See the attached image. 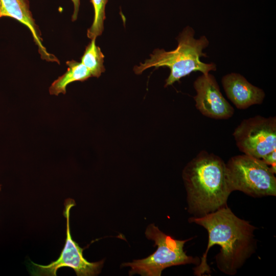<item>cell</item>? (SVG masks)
I'll use <instances>...</instances> for the list:
<instances>
[{"mask_svg": "<svg viewBox=\"0 0 276 276\" xmlns=\"http://www.w3.org/2000/svg\"><path fill=\"white\" fill-rule=\"evenodd\" d=\"M189 222L203 226L208 233V243L199 264L193 268L195 275L210 273L206 258L210 248L221 247L216 256L217 267L223 273L235 275L255 252L256 229L249 221L242 219L225 206L200 217H192Z\"/></svg>", "mask_w": 276, "mask_h": 276, "instance_id": "cell-1", "label": "cell"}, {"mask_svg": "<svg viewBox=\"0 0 276 276\" xmlns=\"http://www.w3.org/2000/svg\"><path fill=\"white\" fill-rule=\"evenodd\" d=\"M188 212L200 217L226 206L231 190L226 164L219 156L200 152L184 168Z\"/></svg>", "mask_w": 276, "mask_h": 276, "instance_id": "cell-2", "label": "cell"}, {"mask_svg": "<svg viewBox=\"0 0 276 276\" xmlns=\"http://www.w3.org/2000/svg\"><path fill=\"white\" fill-rule=\"evenodd\" d=\"M194 34L193 29L187 26L178 35V45L175 50H155L149 59L134 67V73L141 74L150 67H167L170 70V73L166 80V87L193 72L199 71L206 74L211 71H215L217 67L215 63H206L200 60V57H207L203 50L209 45V40L204 35L196 39Z\"/></svg>", "mask_w": 276, "mask_h": 276, "instance_id": "cell-3", "label": "cell"}, {"mask_svg": "<svg viewBox=\"0 0 276 276\" xmlns=\"http://www.w3.org/2000/svg\"><path fill=\"white\" fill-rule=\"evenodd\" d=\"M145 235L147 238L154 241L157 248L146 258L123 263L122 266L130 267L129 275L160 276L162 271L167 267L187 264L197 266L199 264L198 258L187 255L183 250L185 243L192 238L185 240L174 239L153 224L147 227Z\"/></svg>", "mask_w": 276, "mask_h": 276, "instance_id": "cell-4", "label": "cell"}, {"mask_svg": "<svg viewBox=\"0 0 276 276\" xmlns=\"http://www.w3.org/2000/svg\"><path fill=\"white\" fill-rule=\"evenodd\" d=\"M226 166L232 192L239 191L254 197L276 196L274 173L262 159L239 155L231 157Z\"/></svg>", "mask_w": 276, "mask_h": 276, "instance_id": "cell-5", "label": "cell"}, {"mask_svg": "<svg viewBox=\"0 0 276 276\" xmlns=\"http://www.w3.org/2000/svg\"><path fill=\"white\" fill-rule=\"evenodd\" d=\"M76 205L74 200L68 198L64 202L63 214L66 218V238L65 245L59 258L48 265H42L32 261L28 263L29 271L32 275L56 276L58 269L68 267L72 268L78 276L98 275L101 272L104 260L98 262L87 261L83 256L81 248L71 236L70 227V211Z\"/></svg>", "mask_w": 276, "mask_h": 276, "instance_id": "cell-6", "label": "cell"}, {"mask_svg": "<svg viewBox=\"0 0 276 276\" xmlns=\"http://www.w3.org/2000/svg\"><path fill=\"white\" fill-rule=\"evenodd\" d=\"M233 135L240 151L262 159L276 150V118L256 116L244 119Z\"/></svg>", "mask_w": 276, "mask_h": 276, "instance_id": "cell-7", "label": "cell"}, {"mask_svg": "<svg viewBox=\"0 0 276 276\" xmlns=\"http://www.w3.org/2000/svg\"><path fill=\"white\" fill-rule=\"evenodd\" d=\"M196 94L194 97L196 108L204 116L215 119H227L234 113L233 107L220 91L215 77L202 74L194 82Z\"/></svg>", "mask_w": 276, "mask_h": 276, "instance_id": "cell-8", "label": "cell"}, {"mask_svg": "<svg viewBox=\"0 0 276 276\" xmlns=\"http://www.w3.org/2000/svg\"><path fill=\"white\" fill-rule=\"evenodd\" d=\"M3 17L13 18L29 29L42 59L59 63L55 56L49 53L43 45L41 32L33 17L29 0H0V18Z\"/></svg>", "mask_w": 276, "mask_h": 276, "instance_id": "cell-9", "label": "cell"}, {"mask_svg": "<svg viewBox=\"0 0 276 276\" xmlns=\"http://www.w3.org/2000/svg\"><path fill=\"white\" fill-rule=\"evenodd\" d=\"M222 84L227 98L240 109L262 103L263 90L249 83L242 75L231 73L222 78Z\"/></svg>", "mask_w": 276, "mask_h": 276, "instance_id": "cell-10", "label": "cell"}, {"mask_svg": "<svg viewBox=\"0 0 276 276\" xmlns=\"http://www.w3.org/2000/svg\"><path fill=\"white\" fill-rule=\"evenodd\" d=\"M67 68L49 87L50 95L65 94L67 86L75 81H84L92 77L88 70L80 62L72 60L66 62Z\"/></svg>", "mask_w": 276, "mask_h": 276, "instance_id": "cell-11", "label": "cell"}, {"mask_svg": "<svg viewBox=\"0 0 276 276\" xmlns=\"http://www.w3.org/2000/svg\"><path fill=\"white\" fill-rule=\"evenodd\" d=\"M96 39H91L86 46L81 62L88 70L91 76L99 77L105 71L104 66V58L100 48L96 44Z\"/></svg>", "mask_w": 276, "mask_h": 276, "instance_id": "cell-12", "label": "cell"}, {"mask_svg": "<svg viewBox=\"0 0 276 276\" xmlns=\"http://www.w3.org/2000/svg\"><path fill=\"white\" fill-rule=\"evenodd\" d=\"M108 1L90 0L94 8V17L93 24L87 32V36L89 39L96 38L103 31L104 21L106 18L105 8Z\"/></svg>", "mask_w": 276, "mask_h": 276, "instance_id": "cell-13", "label": "cell"}, {"mask_svg": "<svg viewBox=\"0 0 276 276\" xmlns=\"http://www.w3.org/2000/svg\"><path fill=\"white\" fill-rule=\"evenodd\" d=\"M276 150L272 151L265 155L262 159L268 165H271L272 171L275 174L276 172Z\"/></svg>", "mask_w": 276, "mask_h": 276, "instance_id": "cell-14", "label": "cell"}, {"mask_svg": "<svg viewBox=\"0 0 276 276\" xmlns=\"http://www.w3.org/2000/svg\"><path fill=\"white\" fill-rule=\"evenodd\" d=\"M74 5V11L72 16V20H77L80 5V0H71Z\"/></svg>", "mask_w": 276, "mask_h": 276, "instance_id": "cell-15", "label": "cell"}, {"mask_svg": "<svg viewBox=\"0 0 276 276\" xmlns=\"http://www.w3.org/2000/svg\"><path fill=\"white\" fill-rule=\"evenodd\" d=\"M1 185L0 183V191H1Z\"/></svg>", "mask_w": 276, "mask_h": 276, "instance_id": "cell-16", "label": "cell"}]
</instances>
